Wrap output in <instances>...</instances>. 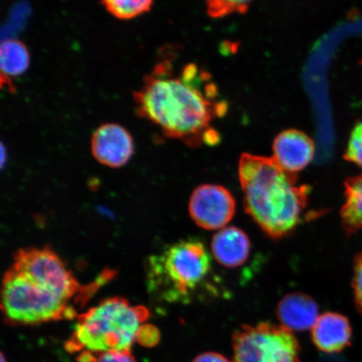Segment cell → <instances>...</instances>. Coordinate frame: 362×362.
Returning a JSON list of instances; mask_svg holds the SVG:
<instances>
[{
  "mask_svg": "<svg viewBox=\"0 0 362 362\" xmlns=\"http://www.w3.org/2000/svg\"><path fill=\"white\" fill-rule=\"evenodd\" d=\"M193 362H230L223 356L214 352L204 353L197 357Z\"/></svg>",
  "mask_w": 362,
  "mask_h": 362,
  "instance_id": "obj_22",
  "label": "cell"
},
{
  "mask_svg": "<svg viewBox=\"0 0 362 362\" xmlns=\"http://www.w3.org/2000/svg\"><path fill=\"white\" fill-rule=\"evenodd\" d=\"M235 210L233 194L221 185H201L189 199V215L197 225L206 230L224 228L233 219Z\"/></svg>",
  "mask_w": 362,
  "mask_h": 362,
  "instance_id": "obj_8",
  "label": "cell"
},
{
  "mask_svg": "<svg viewBox=\"0 0 362 362\" xmlns=\"http://www.w3.org/2000/svg\"><path fill=\"white\" fill-rule=\"evenodd\" d=\"M252 0H206L208 15L215 19L247 12Z\"/></svg>",
  "mask_w": 362,
  "mask_h": 362,
  "instance_id": "obj_17",
  "label": "cell"
},
{
  "mask_svg": "<svg viewBox=\"0 0 362 362\" xmlns=\"http://www.w3.org/2000/svg\"><path fill=\"white\" fill-rule=\"evenodd\" d=\"M344 157L362 168V123L353 129Z\"/></svg>",
  "mask_w": 362,
  "mask_h": 362,
  "instance_id": "obj_18",
  "label": "cell"
},
{
  "mask_svg": "<svg viewBox=\"0 0 362 362\" xmlns=\"http://www.w3.org/2000/svg\"><path fill=\"white\" fill-rule=\"evenodd\" d=\"M148 317L146 308L131 305L124 298H106L78 316L66 350L93 353L130 351Z\"/></svg>",
  "mask_w": 362,
  "mask_h": 362,
  "instance_id": "obj_3",
  "label": "cell"
},
{
  "mask_svg": "<svg viewBox=\"0 0 362 362\" xmlns=\"http://www.w3.org/2000/svg\"><path fill=\"white\" fill-rule=\"evenodd\" d=\"M160 339V333L152 325L144 324L138 333L137 341L146 346H152Z\"/></svg>",
  "mask_w": 362,
  "mask_h": 362,
  "instance_id": "obj_21",
  "label": "cell"
},
{
  "mask_svg": "<svg viewBox=\"0 0 362 362\" xmlns=\"http://www.w3.org/2000/svg\"><path fill=\"white\" fill-rule=\"evenodd\" d=\"M173 63H157L134 94L138 115L152 122L171 139L188 146L214 144L218 134L211 123L225 115L226 104L217 100V89L206 72L194 64L175 74Z\"/></svg>",
  "mask_w": 362,
  "mask_h": 362,
  "instance_id": "obj_1",
  "label": "cell"
},
{
  "mask_svg": "<svg viewBox=\"0 0 362 362\" xmlns=\"http://www.w3.org/2000/svg\"><path fill=\"white\" fill-rule=\"evenodd\" d=\"M346 202L341 211L344 229L352 234L362 228V175L345 183Z\"/></svg>",
  "mask_w": 362,
  "mask_h": 362,
  "instance_id": "obj_15",
  "label": "cell"
},
{
  "mask_svg": "<svg viewBox=\"0 0 362 362\" xmlns=\"http://www.w3.org/2000/svg\"><path fill=\"white\" fill-rule=\"evenodd\" d=\"M210 269L211 257L204 244L183 240L149 257L148 286L166 300H181L204 281Z\"/></svg>",
  "mask_w": 362,
  "mask_h": 362,
  "instance_id": "obj_4",
  "label": "cell"
},
{
  "mask_svg": "<svg viewBox=\"0 0 362 362\" xmlns=\"http://www.w3.org/2000/svg\"><path fill=\"white\" fill-rule=\"evenodd\" d=\"M30 62V52L24 43L16 39L4 40L0 48L2 83L6 80L10 84L13 78L24 74Z\"/></svg>",
  "mask_w": 362,
  "mask_h": 362,
  "instance_id": "obj_14",
  "label": "cell"
},
{
  "mask_svg": "<svg viewBox=\"0 0 362 362\" xmlns=\"http://www.w3.org/2000/svg\"><path fill=\"white\" fill-rule=\"evenodd\" d=\"M234 362H300L291 329L269 323L245 327L233 337Z\"/></svg>",
  "mask_w": 362,
  "mask_h": 362,
  "instance_id": "obj_7",
  "label": "cell"
},
{
  "mask_svg": "<svg viewBox=\"0 0 362 362\" xmlns=\"http://www.w3.org/2000/svg\"><path fill=\"white\" fill-rule=\"evenodd\" d=\"M90 362H136L130 351L93 353Z\"/></svg>",
  "mask_w": 362,
  "mask_h": 362,
  "instance_id": "obj_20",
  "label": "cell"
},
{
  "mask_svg": "<svg viewBox=\"0 0 362 362\" xmlns=\"http://www.w3.org/2000/svg\"><path fill=\"white\" fill-rule=\"evenodd\" d=\"M1 294L4 315L13 325H38L76 315L74 305L12 266L4 276Z\"/></svg>",
  "mask_w": 362,
  "mask_h": 362,
  "instance_id": "obj_5",
  "label": "cell"
},
{
  "mask_svg": "<svg viewBox=\"0 0 362 362\" xmlns=\"http://www.w3.org/2000/svg\"><path fill=\"white\" fill-rule=\"evenodd\" d=\"M1 362H6V358H4V355H1Z\"/></svg>",
  "mask_w": 362,
  "mask_h": 362,
  "instance_id": "obj_23",
  "label": "cell"
},
{
  "mask_svg": "<svg viewBox=\"0 0 362 362\" xmlns=\"http://www.w3.org/2000/svg\"><path fill=\"white\" fill-rule=\"evenodd\" d=\"M153 0H102L103 6L119 20H132L151 11Z\"/></svg>",
  "mask_w": 362,
  "mask_h": 362,
  "instance_id": "obj_16",
  "label": "cell"
},
{
  "mask_svg": "<svg viewBox=\"0 0 362 362\" xmlns=\"http://www.w3.org/2000/svg\"><path fill=\"white\" fill-rule=\"evenodd\" d=\"M318 315V306L313 298L301 293L288 294L277 307V316L283 327L297 332L313 328Z\"/></svg>",
  "mask_w": 362,
  "mask_h": 362,
  "instance_id": "obj_13",
  "label": "cell"
},
{
  "mask_svg": "<svg viewBox=\"0 0 362 362\" xmlns=\"http://www.w3.org/2000/svg\"><path fill=\"white\" fill-rule=\"evenodd\" d=\"M351 337L349 320L334 312H327L320 316L312 330V339L316 347L329 354L349 346Z\"/></svg>",
  "mask_w": 362,
  "mask_h": 362,
  "instance_id": "obj_11",
  "label": "cell"
},
{
  "mask_svg": "<svg viewBox=\"0 0 362 362\" xmlns=\"http://www.w3.org/2000/svg\"><path fill=\"white\" fill-rule=\"evenodd\" d=\"M250 250L251 243L247 235L234 226L221 229L212 238V255L226 268H238L245 264Z\"/></svg>",
  "mask_w": 362,
  "mask_h": 362,
  "instance_id": "obj_12",
  "label": "cell"
},
{
  "mask_svg": "<svg viewBox=\"0 0 362 362\" xmlns=\"http://www.w3.org/2000/svg\"><path fill=\"white\" fill-rule=\"evenodd\" d=\"M238 175L247 214L272 238H281L302 221L309 189L298 184L296 174L280 167L273 158L243 153Z\"/></svg>",
  "mask_w": 362,
  "mask_h": 362,
  "instance_id": "obj_2",
  "label": "cell"
},
{
  "mask_svg": "<svg viewBox=\"0 0 362 362\" xmlns=\"http://www.w3.org/2000/svg\"><path fill=\"white\" fill-rule=\"evenodd\" d=\"M274 160L282 169L296 174L304 170L315 156L313 140L296 129L284 131L274 143Z\"/></svg>",
  "mask_w": 362,
  "mask_h": 362,
  "instance_id": "obj_10",
  "label": "cell"
},
{
  "mask_svg": "<svg viewBox=\"0 0 362 362\" xmlns=\"http://www.w3.org/2000/svg\"><path fill=\"white\" fill-rule=\"evenodd\" d=\"M90 148L102 165L119 168L129 162L134 151V140L129 131L117 124H106L95 131Z\"/></svg>",
  "mask_w": 362,
  "mask_h": 362,
  "instance_id": "obj_9",
  "label": "cell"
},
{
  "mask_svg": "<svg viewBox=\"0 0 362 362\" xmlns=\"http://www.w3.org/2000/svg\"><path fill=\"white\" fill-rule=\"evenodd\" d=\"M352 284L354 289L355 304L357 310L362 315V252L356 257Z\"/></svg>",
  "mask_w": 362,
  "mask_h": 362,
  "instance_id": "obj_19",
  "label": "cell"
},
{
  "mask_svg": "<svg viewBox=\"0 0 362 362\" xmlns=\"http://www.w3.org/2000/svg\"><path fill=\"white\" fill-rule=\"evenodd\" d=\"M12 267L51 288L71 305H83L115 275L113 271H104L93 283L81 284L61 257L47 247L20 249L13 255Z\"/></svg>",
  "mask_w": 362,
  "mask_h": 362,
  "instance_id": "obj_6",
  "label": "cell"
}]
</instances>
